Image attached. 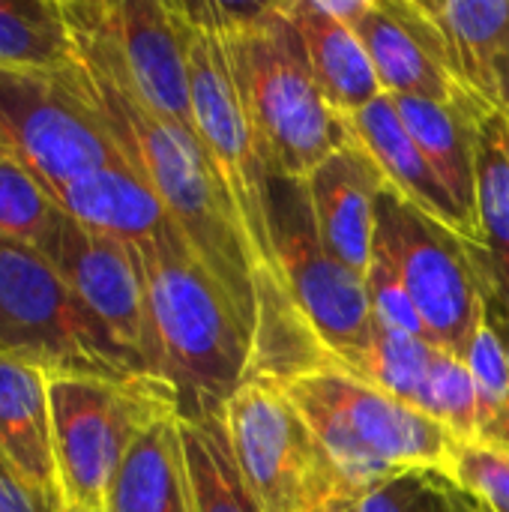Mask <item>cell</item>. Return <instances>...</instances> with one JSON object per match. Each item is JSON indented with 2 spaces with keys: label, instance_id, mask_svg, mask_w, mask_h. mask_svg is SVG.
<instances>
[{
  "label": "cell",
  "instance_id": "6da1fadb",
  "mask_svg": "<svg viewBox=\"0 0 509 512\" xmlns=\"http://www.w3.org/2000/svg\"><path fill=\"white\" fill-rule=\"evenodd\" d=\"M69 30L75 39V57L87 72L120 153L162 198L183 240L222 288L255 351L261 282L237 210L204 144L192 129L141 102L99 36L75 24H69Z\"/></svg>",
  "mask_w": 509,
  "mask_h": 512
},
{
  "label": "cell",
  "instance_id": "7a4b0ae2",
  "mask_svg": "<svg viewBox=\"0 0 509 512\" xmlns=\"http://www.w3.org/2000/svg\"><path fill=\"white\" fill-rule=\"evenodd\" d=\"M138 258L147 294V375L171 390L177 420L225 417L252 369V345L231 303L177 225Z\"/></svg>",
  "mask_w": 509,
  "mask_h": 512
},
{
  "label": "cell",
  "instance_id": "3957f363",
  "mask_svg": "<svg viewBox=\"0 0 509 512\" xmlns=\"http://www.w3.org/2000/svg\"><path fill=\"white\" fill-rule=\"evenodd\" d=\"M228 66L267 174L309 177L351 141L324 99L285 3H216Z\"/></svg>",
  "mask_w": 509,
  "mask_h": 512
},
{
  "label": "cell",
  "instance_id": "277c9868",
  "mask_svg": "<svg viewBox=\"0 0 509 512\" xmlns=\"http://www.w3.org/2000/svg\"><path fill=\"white\" fill-rule=\"evenodd\" d=\"M357 498L417 468L447 474L456 438L414 405L342 369L282 381Z\"/></svg>",
  "mask_w": 509,
  "mask_h": 512
},
{
  "label": "cell",
  "instance_id": "5b68a950",
  "mask_svg": "<svg viewBox=\"0 0 509 512\" xmlns=\"http://www.w3.org/2000/svg\"><path fill=\"white\" fill-rule=\"evenodd\" d=\"M0 360L48 378L144 375L33 246L0 240Z\"/></svg>",
  "mask_w": 509,
  "mask_h": 512
},
{
  "label": "cell",
  "instance_id": "8992f818",
  "mask_svg": "<svg viewBox=\"0 0 509 512\" xmlns=\"http://www.w3.org/2000/svg\"><path fill=\"white\" fill-rule=\"evenodd\" d=\"M51 435L63 507L105 512L108 492L135 441L177 417L171 390L150 378H51Z\"/></svg>",
  "mask_w": 509,
  "mask_h": 512
},
{
  "label": "cell",
  "instance_id": "52a82bcc",
  "mask_svg": "<svg viewBox=\"0 0 509 512\" xmlns=\"http://www.w3.org/2000/svg\"><path fill=\"white\" fill-rule=\"evenodd\" d=\"M0 132L54 201L78 177L126 162L78 57L60 69H0Z\"/></svg>",
  "mask_w": 509,
  "mask_h": 512
},
{
  "label": "cell",
  "instance_id": "ba28073f",
  "mask_svg": "<svg viewBox=\"0 0 509 512\" xmlns=\"http://www.w3.org/2000/svg\"><path fill=\"white\" fill-rule=\"evenodd\" d=\"M267 210L279 273L300 315L333 366L360 378L375 339L366 276L324 246L303 177L270 174Z\"/></svg>",
  "mask_w": 509,
  "mask_h": 512
},
{
  "label": "cell",
  "instance_id": "9c48e42d",
  "mask_svg": "<svg viewBox=\"0 0 509 512\" xmlns=\"http://www.w3.org/2000/svg\"><path fill=\"white\" fill-rule=\"evenodd\" d=\"M225 426L261 512H333L357 498L282 381L249 378L228 402Z\"/></svg>",
  "mask_w": 509,
  "mask_h": 512
},
{
  "label": "cell",
  "instance_id": "30bf717a",
  "mask_svg": "<svg viewBox=\"0 0 509 512\" xmlns=\"http://www.w3.org/2000/svg\"><path fill=\"white\" fill-rule=\"evenodd\" d=\"M372 249L402 276L429 342L465 360L486 324V291L474 246L387 186L375 204Z\"/></svg>",
  "mask_w": 509,
  "mask_h": 512
},
{
  "label": "cell",
  "instance_id": "8fae6325",
  "mask_svg": "<svg viewBox=\"0 0 509 512\" xmlns=\"http://www.w3.org/2000/svg\"><path fill=\"white\" fill-rule=\"evenodd\" d=\"M66 21L105 42L126 81L156 114L192 123L186 6L177 0H66Z\"/></svg>",
  "mask_w": 509,
  "mask_h": 512
},
{
  "label": "cell",
  "instance_id": "7c38bea8",
  "mask_svg": "<svg viewBox=\"0 0 509 512\" xmlns=\"http://www.w3.org/2000/svg\"><path fill=\"white\" fill-rule=\"evenodd\" d=\"M39 252L57 267L72 294L102 321L123 351L144 369L147 294L141 258L132 246L60 216Z\"/></svg>",
  "mask_w": 509,
  "mask_h": 512
},
{
  "label": "cell",
  "instance_id": "4fadbf2b",
  "mask_svg": "<svg viewBox=\"0 0 509 512\" xmlns=\"http://www.w3.org/2000/svg\"><path fill=\"white\" fill-rule=\"evenodd\" d=\"M354 33L387 96L432 102H453L459 96L444 66L441 39L420 0H372L369 12L354 24Z\"/></svg>",
  "mask_w": 509,
  "mask_h": 512
},
{
  "label": "cell",
  "instance_id": "5bb4252c",
  "mask_svg": "<svg viewBox=\"0 0 509 512\" xmlns=\"http://www.w3.org/2000/svg\"><path fill=\"white\" fill-rule=\"evenodd\" d=\"M456 87L509 117V0H420Z\"/></svg>",
  "mask_w": 509,
  "mask_h": 512
},
{
  "label": "cell",
  "instance_id": "9a60e30c",
  "mask_svg": "<svg viewBox=\"0 0 509 512\" xmlns=\"http://www.w3.org/2000/svg\"><path fill=\"white\" fill-rule=\"evenodd\" d=\"M306 189L324 246L366 276L375 246V204L387 189L375 159L351 135L342 150L327 156L306 177Z\"/></svg>",
  "mask_w": 509,
  "mask_h": 512
},
{
  "label": "cell",
  "instance_id": "2e32d148",
  "mask_svg": "<svg viewBox=\"0 0 509 512\" xmlns=\"http://www.w3.org/2000/svg\"><path fill=\"white\" fill-rule=\"evenodd\" d=\"M345 123H348L351 135L375 159L387 186L396 195H402L408 204H414L417 210H423L426 216H432L435 222H441L444 228L459 234L465 243H471V246L480 243L477 222L456 204L450 189L441 183V177L435 174V168L429 165V159L423 156V150L405 129V123L387 93L378 96L363 111L345 117Z\"/></svg>",
  "mask_w": 509,
  "mask_h": 512
},
{
  "label": "cell",
  "instance_id": "e0dca14e",
  "mask_svg": "<svg viewBox=\"0 0 509 512\" xmlns=\"http://www.w3.org/2000/svg\"><path fill=\"white\" fill-rule=\"evenodd\" d=\"M57 204L78 225L114 237L135 252L174 228L162 198L129 162H114L78 177L57 195Z\"/></svg>",
  "mask_w": 509,
  "mask_h": 512
},
{
  "label": "cell",
  "instance_id": "ac0fdd59",
  "mask_svg": "<svg viewBox=\"0 0 509 512\" xmlns=\"http://www.w3.org/2000/svg\"><path fill=\"white\" fill-rule=\"evenodd\" d=\"M390 99L441 183L450 189L456 204L477 222V141L480 120L483 114H489V108H483L462 90L453 102H432L417 96Z\"/></svg>",
  "mask_w": 509,
  "mask_h": 512
},
{
  "label": "cell",
  "instance_id": "d6986e66",
  "mask_svg": "<svg viewBox=\"0 0 509 512\" xmlns=\"http://www.w3.org/2000/svg\"><path fill=\"white\" fill-rule=\"evenodd\" d=\"M48 381L51 378L33 366L0 360V453L30 486L63 501L54 462Z\"/></svg>",
  "mask_w": 509,
  "mask_h": 512
},
{
  "label": "cell",
  "instance_id": "ffe728a7",
  "mask_svg": "<svg viewBox=\"0 0 509 512\" xmlns=\"http://www.w3.org/2000/svg\"><path fill=\"white\" fill-rule=\"evenodd\" d=\"M477 225L474 261L486 306L509 318V117L489 111L477 141Z\"/></svg>",
  "mask_w": 509,
  "mask_h": 512
},
{
  "label": "cell",
  "instance_id": "44dd1931",
  "mask_svg": "<svg viewBox=\"0 0 509 512\" xmlns=\"http://www.w3.org/2000/svg\"><path fill=\"white\" fill-rule=\"evenodd\" d=\"M285 9L303 36L312 75L333 111L351 117L384 96L375 66L354 27L324 15L315 0H285Z\"/></svg>",
  "mask_w": 509,
  "mask_h": 512
},
{
  "label": "cell",
  "instance_id": "7402d4cb",
  "mask_svg": "<svg viewBox=\"0 0 509 512\" xmlns=\"http://www.w3.org/2000/svg\"><path fill=\"white\" fill-rule=\"evenodd\" d=\"M105 512H195L180 420L153 423L114 477Z\"/></svg>",
  "mask_w": 509,
  "mask_h": 512
},
{
  "label": "cell",
  "instance_id": "603a6c76",
  "mask_svg": "<svg viewBox=\"0 0 509 512\" xmlns=\"http://www.w3.org/2000/svg\"><path fill=\"white\" fill-rule=\"evenodd\" d=\"M180 441L195 512H261L237 468L225 417L198 423L180 420Z\"/></svg>",
  "mask_w": 509,
  "mask_h": 512
},
{
  "label": "cell",
  "instance_id": "cb8c5ba5",
  "mask_svg": "<svg viewBox=\"0 0 509 512\" xmlns=\"http://www.w3.org/2000/svg\"><path fill=\"white\" fill-rule=\"evenodd\" d=\"M75 39L57 0H0V69H60Z\"/></svg>",
  "mask_w": 509,
  "mask_h": 512
},
{
  "label": "cell",
  "instance_id": "d4e9b609",
  "mask_svg": "<svg viewBox=\"0 0 509 512\" xmlns=\"http://www.w3.org/2000/svg\"><path fill=\"white\" fill-rule=\"evenodd\" d=\"M60 216L63 207L21 162L0 159V240L39 249Z\"/></svg>",
  "mask_w": 509,
  "mask_h": 512
},
{
  "label": "cell",
  "instance_id": "484cf974",
  "mask_svg": "<svg viewBox=\"0 0 509 512\" xmlns=\"http://www.w3.org/2000/svg\"><path fill=\"white\" fill-rule=\"evenodd\" d=\"M417 411L441 423L456 441L480 438V396L462 357L441 351L414 402Z\"/></svg>",
  "mask_w": 509,
  "mask_h": 512
},
{
  "label": "cell",
  "instance_id": "4316f807",
  "mask_svg": "<svg viewBox=\"0 0 509 512\" xmlns=\"http://www.w3.org/2000/svg\"><path fill=\"white\" fill-rule=\"evenodd\" d=\"M441 351L444 348L432 345L429 339H414L375 327V339L363 363L360 381L375 384L378 390L414 405Z\"/></svg>",
  "mask_w": 509,
  "mask_h": 512
},
{
  "label": "cell",
  "instance_id": "83f0119b",
  "mask_svg": "<svg viewBox=\"0 0 509 512\" xmlns=\"http://www.w3.org/2000/svg\"><path fill=\"white\" fill-rule=\"evenodd\" d=\"M447 477L489 512H509V450L486 441H456Z\"/></svg>",
  "mask_w": 509,
  "mask_h": 512
},
{
  "label": "cell",
  "instance_id": "f1b7e54d",
  "mask_svg": "<svg viewBox=\"0 0 509 512\" xmlns=\"http://www.w3.org/2000/svg\"><path fill=\"white\" fill-rule=\"evenodd\" d=\"M357 512H456L453 483L441 471H405L357 498Z\"/></svg>",
  "mask_w": 509,
  "mask_h": 512
},
{
  "label": "cell",
  "instance_id": "f546056e",
  "mask_svg": "<svg viewBox=\"0 0 509 512\" xmlns=\"http://www.w3.org/2000/svg\"><path fill=\"white\" fill-rule=\"evenodd\" d=\"M366 294H369L375 327H384V330H393L402 336H414V339H429L426 324H423L402 276L378 249H372V264L366 270Z\"/></svg>",
  "mask_w": 509,
  "mask_h": 512
},
{
  "label": "cell",
  "instance_id": "4dcf8cb0",
  "mask_svg": "<svg viewBox=\"0 0 509 512\" xmlns=\"http://www.w3.org/2000/svg\"><path fill=\"white\" fill-rule=\"evenodd\" d=\"M0 512H66L60 498L30 486L0 453Z\"/></svg>",
  "mask_w": 509,
  "mask_h": 512
},
{
  "label": "cell",
  "instance_id": "1f68e13d",
  "mask_svg": "<svg viewBox=\"0 0 509 512\" xmlns=\"http://www.w3.org/2000/svg\"><path fill=\"white\" fill-rule=\"evenodd\" d=\"M486 321H489V327L498 333V339H501V345H504V351H507L509 357V318L507 315H501L498 309L486 306Z\"/></svg>",
  "mask_w": 509,
  "mask_h": 512
},
{
  "label": "cell",
  "instance_id": "d6a6232c",
  "mask_svg": "<svg viewBox=\"0 0 509 512\" xmlns=\"http://www.w3.org/2000/svg\"><path fill=\"white\" fill-rule=\"evenodd\" d=\"M453 510L456 512H489L480 501H474L471 495H465L462 489L453 486Z\"/></svg>",
  "mask_w": 509,
  "mask_h": 512
},
{
  "label": "cell",
  "instance_id": "836d02e7",
  "mask_svg": "<svg viewBox=\"0 0 509 512\" xmlns=\"http://www.w3.org/2000/svg\"><path fill=\"white\" fill-rule=\"evenodd\" d=\"M333 512H357V498H348V501H342V504H336Z\"/></svg>",
  "mask_w": 509,
  "mask_h": 512
},
{
  "label": "cell",
  "instance_id": "e575fe53",
  "mask_svg": "<svg viewBox=\"0 0 509 512\" xmlns=\"http://www.w3.org/2000/svg\"><path fill=\"white\" fill-rule=\"evenodd\" d=\"M9 156V147H6V138H3V132H0V159H6Z\"/></svg>",
  "mask_w": 509,
  "mask_h": 512
},
{
  "label": "cell",
  "instance_id": "d590c367",
  "mask_svg": "<svg viewBox=\"0 0 509 512\" xmlns=\"http://www.w3.org/2000/svg\"><path fill=\"white\" fill-rule=\"evenodd\" d=\"M66 512H72V510H66Z\"/></svg>",
  "mask_w": 509,
  "mask_h": 512
}]
</instances>
